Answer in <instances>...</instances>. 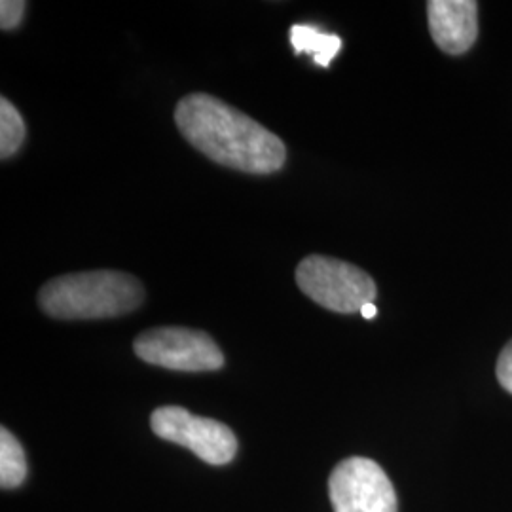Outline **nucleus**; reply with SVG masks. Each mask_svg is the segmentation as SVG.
I'll return each instance as SVG.
<instances>
[{
    "mask_svg": "<svg viewBox=\"0 0 512 512\" xmlns=\"http://www.w3.org/2000/svg\"><path fill=\"white\" fill-rule=\"evenodd\" d=\"M175 124L192 147L224 167L270 175L287 160L285 143L275 133L207 93L183 97Z\"/></svg>",
    "mask_w": 512,
    "mask_h": 512,
    "instance_id": "1",
    "label": "nucleus"
},
{
    "mask_svg": "<svg viewBox=\"0 0 512 512\" xmlns=\"http://www.w3.org/2000/svg\"><path fill=\"white\" fill-rule=\"evenodd\" d=\"M145 300L137 277L97 270L50 279L38 293V306L54 319H109L137 310Z\"/></svg>",
    "mask_w": 512,
    "mask_h": 512,
    "instance_id": "2",
    "label": "nucleus"
},
{
    "mask_svg": "<svg viewBox=\"0 0 512 512\" xmlns=\"http://www.w3.org/2000/svg\"><path fill=\"white\" fill-rule=\"evenodd\" d=\"M296 285L315 304L336 313H361L378 289L365 270L330 256H306L296 266Z\"/></svg>",
    "mask_w": 512,
    "mask_h": 512,
    "instance_id": "3",
    "label": "nucleus"
},
{
    "mask_svg": "<svg viewBox=\"0 0 512 512\" xmlns=\"http://www.w3.org/2000/svg\"><path fill=\"white\" fill-rule=\"evenodd\" d=\"M135 355L148 365L179 372H209L224 366V355L215 340L202 330L160 327L137 336Z\"/></svg>",
    "mask_w": 512,
    "mask_h": 512,
    "instance_id": "4",
    "label": "nucleus"
},
{
    "mask_svg": "<svg viewBox=\"0 0 512 512\" xmlns=\"http://www.w3.org/2000/svg\"><path fill=\"white\" fill-rule=\"evenodd\" d=\"M150 427L156 437L188 448L209 465H226L238 454V439L228 425L194 416L181 406L154 410Z\"/></svg>",
    "mask_w": 512,
    "mask_h": 512,
    "instance_id": "5",
    "label": "nucleus"
},
{
    "mask_svg": "<svg viewBox=\"0 0 512 512\" xmlns=\"http://www.w3.org/2000/svg\"><path fill=\"white\" fill-rule=\"evenodd\" d=\"M334 512H397V494L384 469L366 458L338 463L329 480Z\"/></svg>",
    "mask_w": 512,
    "mask_h": 512,
    "instance_id": "6",
    "label": "nucleus"
},
{
    "mask_svg": "<svg viewBox=\"0 0 512 512\" xmlns=\"http://www.w3.org/2000/svg\"><path fill=\"white\" fill-rule=\"evenodd\" d=\"M429 31L444 54L469 52L478 37L475 0H431L427 4Z\"/></svg>",
    "mask_w": 512,
    "mask_h": 512,
    "instance_id": "7",
    "label": "nucleus"
},
{
    "mask_svg": "<svg viewBox=\"0 0 512 512\" xmlns=\"http://www.w3.org/2000/svg\"><path fill=\"white\" fill-rule=\"evenodd\" d=\"M291 44L296 55L310 54L315 65L327 69L330 61L342 48V38L336 35H325L311 25H293Z\"/></svg>",
    "mask_w": 512,
    "mask_h": 512,
    "instance_id": "8",
    "label": "nucleus"
},
{
    "mask_svg": "<svg viewBox=\"0 0 512 512\" xmlns=\"http://www.w3.org/2000/svg\"><path fill=\"white\" fill-rule=\"evenodd\" d=\"M27 478V459L19 440L6 429H0V486L14 490Z\"/></svg>",
    "mask_w": 512,
    "mask_h": 512,
    "instance_id": "9",
    "label": "nucleus"
},
{
    "mask_svg": "<svg viewBox=\"0 0 512 512\" xmlns=\"http://www.w3.org/2000/svg\"><path fill=\"white\" fill-rule=\"evenodd\" d=\"M25 141V122L19 110L8 101L0 99V156L8 160L18 152Z\"/></svg>",
    "mask_w": 512,
    "mask_h": 512,
    "instance_id": "10",
    "label": "nucleus"
},
{
    "mask_svg": "<svg viewBox=\"0 0 512 512\" xmlns=\"http://www.w3.org/2000/svg\"><path fill=\"white\" fill-rule=\"evenodd\" d=\"M25 14V2L21 0H2L0 2V27L2 31H14L19 27Z\"/></svg>",
    "mask_w": 512,
    "mask_h": 512,
    "instance_id": "11",
    "label": "nucleus"
},
{
    "mask_svg": "<svg viewBox=\"0 0 512 512\" xmlns=\"http://www.w3.org/2000/svg\"><path fill=\"white\" fill-rule=\"evenodd\" d=\"M495 372H497V380L501 387L512 395V340L501 351Z\"/></svg>",
    "mask_w": 512,
    "mask_h": 512,
    "instance_id": "12",
    "label": "nucleus"
},
{
    "mask_svg": "<svg viewBox=\"0 0 512 512\" xmlns=\"http://www.w3.org/2000/svg\"><path fill=\"white\" fill-rule=\"evenodd\" d=\"M361 315H363L365 319H374V317L378 315V308L374 306V302H372V304H366V306H363V310H361Z\"/></svg>",
    "mask_w": 512,
    "mask_h": 512,
    "instance_id": "13",
    "label": "nucleus"
}]
</instances>
